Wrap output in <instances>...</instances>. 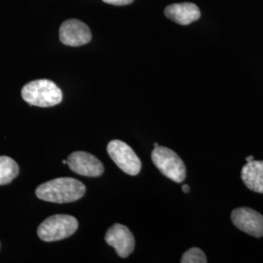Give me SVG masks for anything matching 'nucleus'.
I'll return each mask as SVG.
<instances>
[{
    "instance_id": "obj_1",
    "label": "nucleus",
    "mask_w": 263,
    "mask_h": 263,
    "mask_svg": "<svg viewBox=\"0 0 263 263\" xmlns=\"http://www.w3.org/2000/svg\"><path fill=\"white\" fill-rule=\"evenodd\" d=\"M85 192L86 187L80 180L72 178H58L39 185L35 190V195L38 199L46 202L66 204L81 199Z\"/></svg>"
},
{
    "instance_id": "obj_2",
    "label": "nucleus",
    "mask_w": 263,
    "mask_h": 263,
    "mask_svg": "<svg viewBox=\"0 0 263 263\" xmlns=\"http://www.w3.org/2000/svg\"><path fill=\"white\" fill-rule=\"evenodd\" d=\"M22 98L29 105L51 107L61 104L63 93L53 81L39 79L25 85L22 89Z\"/></svg>"
},
{
    "instance_id": "obj_3",
    "label": "nucleus",
    "mask_w": 263,
    "mask_h": 263,
    "mask_svg": "<svg viewBox=\"0 0 263 263\" xmlns=\"http://www.w3.org/2000/svg\"><path fill=\"white\" fill-rule=\"evenodd\" d=\"M78 228L74 216L55 215L46 218L38 227L37 235L44 242H56L73 235Z\"/></svg>"
},
{
    "instance_id": "obj_4",
    "label": "nucleus",
    "mask_w": 263,
    "mask_h": 263,
    "mask_svg": "<svg viewBox=\"0 0 263 263\" xmlns=\"http://www.w3.org/2000/svg\"><path fill=\"white\" fill-rule=\"evenodd\" d=\"M151 159L157 169L171 180L180 183L186 178V168L183 161L168 147L159 145L154 147Z\"/></svg>"
},
{
    "instance_id": "obj_5",
    "label": "nucleus",
    "mask_w": 263,
    "mask_h": 263,
    "mask_svg": "<svg viewBox=\"0 0 263 263\" xmlns=\"http://www.w3.org/2000/svg\"><path fill=\"white\" fill-rule=\"evenodd\" d=\"M107 153L113 162L130 176H137L141 170V162L131 147L122 141L114 140L107 145Z\"/></svg>"
},
{
    "instance_id": "obj_6",
    "label": "nucleus",
    "mask_w": 263,
    "mask_h": 263,
    "mask_svg": "<svg viewBox=\"0 0 263 263\" xmlns=\"http://www.w3.org/2000/svg\"><path fill=\"white\" fill-rule=\"evenodd\" d=\"M66 164L72 172L84 177H100L104 171L103 163L93 154L85 151L71 153L66 159Z\"/></svg>"
},
{
    "instance_id": "obj_7",
    "label": "nucleus",
    "mask_w": 263,
    "mask_h": 263,
    "mask_svg": "<svg viewBox=\"0 0 263 263\" xmlns=\"http://www.w3.org/2000/svg\"><path fill=\"white\" fill-rule=\"evenodd\" d=\"M233 224L249 235L263 237V216L251 208L241 207L231 213Z\"/></svg>"
},
{
    "instance_id": "obj_8",
    "label": "nucleus",
    "mask_w": 263,
    "mask_h": 263,
    "mask_svg": "<svg viewBox=\"0 0 263 263\" xmlns=\"http://www.w3.org/2000/svg\"><path fill=\"white\" fill-rule=\"evenodd\" d=\"M104 240L110 247L114 248L117 254L126 258L135 250V238L127 226L115 223L105 233Z\"/></svg>"
},
{
    "instance_id": "obj_9",
    "label": "nucleus",
    "mask_w": 263,
    "mask_h": 263,
    "mask_svg": "<svg viewBox=\"0 0 263 263\" xmlns=\"http://www.w3.org/2000/svg\"><path fill=\"white\" fill-rule=\"evenodd\" d=\"M91 39L90 28L79 20H67L60 28V40L66 46H82L89 43Z\"/></svg>"
},
{
    "instance_id": "obj_10",
    "label": "nucleus",
    "mask_w": 263,
    "mask_h": 263,
    "mask_svg": "<svg viewBox=\"0 0 263 263\" xmlns=\"http://www.w3.org/2000/svg\"><path fill=\"white\" fill-rule=\"evenodd\" d=\"M165 15L168 19L182 26L190 25L201 17L197 5L189 2L177 3L167 6L165 9Z\"/></svg>"
},
{
    "instance_id": "obj_11",
    "label": "nucleus",
    "mask_w": 263,
    "mask_h": 263,
    "mask_svg": "<svg viewBox=\"0 0 263 263\" xmlns=\"http://www.w3.org/2000/svg\"><path fill=\"white\" fill-rule=\"evenodd\" d=\"M241 178L249 189L263 194V161L253 160L245 165Z\"/></svg>"
},
{
    "instance_id": "obj_12",
    "label": "nucleus",
    "mask_w": 263,
    "mask_h": 263,
    "mask_svg": "<svg viewBox=\"0 0 263 263\" xmlns=\"http://www.w3.org/2000/svg\"><path fill=\"white\" fill-rule=\"evenodd\" d=\"M17 162L8 156H0V185L9 184L19 175Z\"/></svg>"
},
{
    "instance_id": "obj_13",
    "label": "nucleus",
    "mask_w": 263,
    "mask_h": 263,
    "mask_svg": "<svg viewBox=\"0 0 263 263\" xmlns=\"http://www.w3.org/2000/svg\"><path fill=\"white\" fill-rule=\"evenodd\" d=\"M207 257L202 250L198 248H191L182 254L181 263H206Z\"/></svg>"
},
{
    "instance_id": "obj_14",
    "label": "nucleus",
    "mask_w": 263,
    "mask_h": 263,
    "mask_svg": "<svg viewBox=\"0 0 263 263\" xmlns=\"http://www.w3.org/2000/svg\"><path fill=\"white\" fill-rule=\"evenodd\" d=\"M107 4H111L115 6H124V5H129L131 4L134 0H103Z\"/></svg>"
},
{
    "instance_id": "obj_15",
    "label": "nucleus",
    "mask_w": 263,
    "mask_h": 263,
    "mask_svg": "<svg viewBox=\"0 0 263 263\" xmlns=\"http://www.w3.org/2000/svg\"><path fill=\"white\" fill-rule=\"evenodd\" d=\"M182 191H183L184 193H188V192L190 191V187H189V185H187V184L182 185Z\"/></svg>"
},
{
    "instance_id": "obj_16",
    "label": "nucleus",
    "mask_w": 263,
    "mask_h": 263,
    "mask_svg": "<svg viewBox=\"0 0 263 263\" xmlns=\"http://www.w3.org/2000/svg\"><path fill=\"white\" fill-rule=\"evenodd\" d=\"M254 159V156H249V157H247L246 158V161H247V163H249V162H252Z\"/></svg>"
},
{
    "instance_id": "obj_17",
    "label": "nucleus",
    "mask_w": 263,
    "mask_h": 263,
    "mask_svg": "<svg viewBox=\"0 0 263 263\" xmlns=\"http://www.w3.org/2000/svg\"><path fill=\"white\" fill-rule=\"evenodd\" d=\"M157 146H158V143L155 142V143H154V147H157Z\"/></svg>"
},
{
    "instance_id": "obj_18",
    "label": "nucleus",
    "mask_w": 263,
    "mask_h": 263,
    "mask_svg": "<svg viewBox=\"0 0 263 263\" xmlns=\"http://www.w3.org/2000/svg\"><path fill=\"white\" fill-rule=\"evenodd\" d=\"M62 163H63V164H66V160H63Z\"/></svg>"
}]
</instances>
